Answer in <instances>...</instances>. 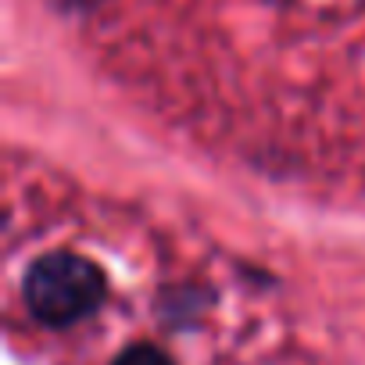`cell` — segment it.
<instances>
[{
    "mask_svg": "<svg viewBox=\"0 0 365 365\" xmlns=\"http://www.w3.org/2000/svg\"><path fill=\"white\" fill-rule=\"evenodd\" d=\"M104 290H108V279L101 265L72 251H54V255L36 258L22 287L33 319L54 329L76 326L79 319L93 315L104 301Z\"/></svg>",
    "mask_w": 365,
    "mask_h": 365,
    "instance_id": "cell-1",
    "label": "cell"
},
{
    "mask_svg": "<svg viewBox=\"0 0 365 365\" xmlns=\"http://www.w3.org/2000/svg\"><path fill=\"white\" fill-rule=\"evenodd\" d=\"M111 365H172V358L161 351V347H150V344H133L125 347Z\"/></svg>",
    "mask_w": 365,
    "mask_h": 365,
    "instance_id": "cell-2",
    "label": "cell"
}]
</instances>
